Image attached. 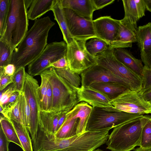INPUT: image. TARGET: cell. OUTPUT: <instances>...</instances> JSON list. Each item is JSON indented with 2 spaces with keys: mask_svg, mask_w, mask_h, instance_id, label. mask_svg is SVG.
Listing matches in <instances>:
<instances>
[{
  "mask_svg": "<svg viewBox=\"0 0 151 151\" xmlns=\"http://www.w3.org/2000/svg\"><path fill=\"white\" fill-rule=\"evenodd\" d=\"M55 24L48 16L35 20L14 51L12 64L16 69L29 65L39 56L47 45L49 32Z\"/></svg>",
  "mask_w": 151,
  "mask_h": 151,
  "instance_id": "6da1fadb",
  "label": "cell"
},
{
  "mask_svg": "<svg viewBox=\"0 0 151 151\" xmlns=\"http://www.w3.org/2000/svg\"><path fill=\"white\" fill-rule=\"evenodd\" d=\"M151 117L146 115L113 128L106 143L111 151H131L139 146L143 126Z\"/></svg>",
  "mask_w": 151,
  "mask_h": 151,
  "instance_id": "7a4b0ae2",
  "label": "cell"
},
{
  "mask_svg": "<svg viewBox=\"0 0 151 151\" xmlns=\"http://www.w3.org/2000/svg\"><path fill=\"white\" fill-rule=\"evenodd\" d=\"M24 0H10L8 17L0 40L14 51L28 31V19Z\"/></svg>",
  "mask_w": 151,
  "mask_h": 151,
  "instance_id": "3957f363",
  "label": "cell"
},
{
  "mask_svg": "<svg viewBox=\"0 0 151 151\" xmlns=\"http://www.w3.org/2000/svg\"><path fill=\"white\" fill-rule=\"evenodd\" d=\"M43 72L46 75L52 87L51 111L68 112L79 103L76 89L59 75L54 68L50 67Z\"/></svg>",
  "mask_w": 151,
  "mask_h": 151,
  "instance_id": "277c9868",
  "label": "cell"
},
{
  "mask_svg": "<svg viewBox=\"0 0 151 151\" xmlns=\"http://www.w3.org/2000/svg\"><path fill=\"white\" fill-rule=\"evenodd\" d=\"M143 115L142 114L111 110L108 108L92 107L86 130L98 131L111 129Z\"/></svg>",
  "mask_w": 151,
  "mask_h": 151,
  "instance_id": "5b68a950",
  "label": "cell"
},
{
  "mask_svg": "<svg viewBox=\"0 0 151 151\" xmlns=\"http://www.w3.org/2000/svg\"><path fill=\"white\" fill-rule=\"evenodd\" d=\"M114 49L109 48L95 56L97 64L109 70L123 80L129 89L140 91L142 89V77L131 70L115 57Z\"/></svg>",
  "mask_w": 151,
  "mask_h": 151,
  "instance_id": "8992f818",
  "label": "cell"
},
{
  "mask_svg": "<svg viewBox=\"0 0 151 151\" xmlns=\"http://www.w3.org/2000/svg\"><path fill=\"white\" fill-rule=\"evenodd\" d=\"M110 129L86 132L63 139V148L60 151H92L106 143Z\"/></svg>",
  "mask_w": 151,
  "mask_h": 151,
  "instance_id": "52a82bcc",
  "label": "cell"
},
{
  "mask_svg": "<svg viewBox=\"0 0 151 151\" xmlns=\"http://www.w3.org/2000/svg\"><path fill=\"white\" fill-rule=\"evenodd\" d=\"M111 110L140 114L151 113V104L144 98L141 91L128 89L111 101Z\"/></svg>",
  "mask_w": 151,
  "mask_h": 151,
  "instance_id": "ba28073f",
  "label": "cell"
},
{
  "mask_svg": "<svg viewBox=\"0 0 151 151\" xmlns=\"http://www.w3.org/2000/svg\"><path fill=\"white\" fill-rule=\"evenodd\" d=\"M86 40L74 39L67 45L66 58L69 69L79 75L97 64L95 56L91 55L86 46Z\"/></svg>",
  "mask_w": 151,
  "mask_h": 151,
  "instance_id": "9c48e42d",
  "label": "cell"
},
{
  "mask_svg": "<svg viewBox=\"0 0 151 151\" xmlns=\"http://www.w3.org/2000/svg\"><path fill=\"white\" fill-rule=\"evenodd\" d=\"M67 45L64 41L54 42L47 45L42 52L28 66V73L34 77L40 75L51 65L66 56Z\"/></svg>",
  "mask_w": 151,
  "mask_h": 151,
  "instance_id": "30bf717a",
  "label": "cell"
},
{
  "mask_svg": "<svg viewBox=\"0 0 151 151\" xmlns=\"http://www.w3.org/2000/svg\"><path fill=\"white\" fill-rule=\"evenodd\" d=\"M39 86L37 80L26 73L23 91L30 110V125L29 131L32 142L36 138L39 128L40 112L37 93V89Z\"/></svg>",
  "mask_w": 151,
  "mask_h": 151,
  "instance_id": "8fae6325",
  "label": "cell"
},
{
  "mask_svg": "<svg viewBox=\"0 0 151 151\" xmlns=\"http://www.w3.org/2000/svg\"><path fill=\"white\" fill-rule=\"evenodd\" d=\"M63 10L68 30L73 39L87 41L96 38L93 20L81 17L71 9L63 8Z\"/></svg>",
  "mask_w": 151,
  "mask_h": 151,
  "instance_id": "7c38bea8",
  "label": "cell"
},
{
  "mask_svg": "<svg viewBox=\"0 0 151 151\" xmlns=\"http://www.w3.org/2000/svg\"><path fill=\"white\" fill-rule=\"evenodd\" d=\"M80 75L82 87H89L95 83L113 82L120 83L129 89L127 84L121 78L97 64L86 70Z\"/></svg>",
  "mask_w": 151,
  "mask_h": 151,
  "instance_id": "4fadbf2b",
  "label": "cell"
},
{
  "mask_svg": "<svg viewBox=\"0 0 151 151\" xmlns=\"http://www.w3.org/2000/svg\"><path fill=\"white\" fill-rule=\"evenodd\" d=\"M96 38L106 42L109 46L117 38L120 25V20L110 16L100 17L93 21Z\"/></svg>",
  "mask_w": 151,
  "mask_h": 151,
  "instance_id": "5bb4252c",
  "label": "cell"
},
{
  "mask_svg": "<svg viewBox=\"0 0 151 151\" xmlns=\"http://www.w3.org/2000/svg\"><path fill=\"white\" fill-rule=\"evenodd\" d=\"M137 25L132 24L127 18L120 20L119 31L117 39L109 45L110 48L116 49L131 47L133 43L137 42Z\"/></svg>",
  "mask_w": 151,
  "mask_h": 151,
  "instance_id": "9a60e30c",
  "label": "cell"
},
{
  "mask_svg": "<svg viewBox=\"0 0 151 151\" xmlns=\"http://www.w3.org/2000/svg\"><path fill=\"white\" fill-rule=\"evenodd\" d=\"M76 89L79 103L84 101L92 107L113 108L111 100L103 93L90 87Z\"/></svg>",
  "mask_w": 151,
  "mask_h": 151,
  "instance_id": "2e32d148",
  "label": "cell"
},
{
  "mask_svg": "<svg viewBox=\"0 0 151 151\" xmlns=\"http://www.w3.org/2000/svg\"><path fill=\"white\" fill-rule=\"evenodd\" d=\"M62 7L73 11L78 16L93 21L94 12L96 10L92 0H59Z\"/></svg>",
  "mask_w": 151,
  "mask_h": 151,
  "instance_id": "e0dca14e",
  "label": "cell"
},
{
  "mask_svg": "<svg viewBox=\"0 0 151 151\" xmlns=\"http://www.w3.org/2000/svg\"><path fill=\"white\" fill-rule=\"evenodd\" d=\"M116 58L126 66L141 76L144 66L142 60L136 58L129 50L123 48L114 49Z\"/></svg>",
  "mask_w": 151,
  "mask_h": 151,
  "instance_id": "ac0fdd59",
  "label": "cell"
},
{
  "mask_svg": "<svg viewBox=\"0 0 151 151\" xmlns=\"http://www.w3.org/2000/svg\"><path fill=\"white\" fill-rule=\"evenodd\" d=\"M62 112L40 111L39 128L46 133L55 134L58 120Z\"/></svg>",
  "mask_w": 151,
  "mask_h": 151,
  "instance_id": "d6986e66",
  "label": "cell"
},
{
  "mask_svg": "<svg viewBox=\"0 0 151 151\" xmlns=\"http://www.w3.org/2000/svg\"><path fill=\"white\" fill-rule=\"evenodd\" d=\"M55 0H33L27 12L28 19L35 20L52 10Z\"/></svg>",
  "mask_w": 151,
  "mask_h": 151,
  "instance_id": "ffe728a7",
  "label": "cell"
},
{
  "mask_svg": "<svg viewBox=\"0 0 151 151\" xmlns=\"http://www.w3.org/2000/svg\"><path fill=\"white\" fill-rule=\"evenodd\" d=\"M54 19L58 22L62 32L63 39L67 44L68 45L73 40L68 30L67 22L59 0H55L52 10Z\"/></svg>",
  "mask_w": 151,
  "mask_h": 151,
  "instance_id": "44dd1931",
  "label": "cell"
},
{
  "mask_svg": "<svg viewBox=\"0 0 151 151\" xmlns=\"http://www.w3.org/2000/svg\"><path fill=\"white\" fill-rule=\"evenodd\" d=\"M90 87L105 93L111 100L129 89L120 83L113 82L95 83Z\"/></svg>",
  "mask_w": 151,
  "mask_h": 151,
  "instance_id": "7402d4cb",
  "label": "cell"
},
{
  "mask_svg": "<svg viewBox=\"0 0 151 151\" xmlns=\"http://www.w3.org/2000/svg\"><path fill=\"white\" fill-rule=\"evenodd\" d=\"M136 37L140 53L151 50V22L138 27Z\"/></svg>",
  "mask_w": 151,
  "mask_h": 151,
  "instance_id": "603a6c76",
  "label": "cell"
},
{
  "mask_svg": "<svg viewBox=\"0 0 151 151\" xmlns=\"http://www.w3.org/2000/svg\"><path fill=\"white\" fill-rule=\"evenodd\" d=\"M17 134L23 151H33V145L27 128L21 124L11 120Z\"/></svg>",
  "mask_w": 151,
  "mask_h": 151,
  "instance_id": "cb8c5ba5",
  "label": "cell"
},
{
  "mask_svg": "<svg viewBox=\"0 0 151 151\" xmlns=\"http://www.w3.org/2000/svg\"><path fill=\"white\" fill-rule=\"evenodd\" d=\"M0 122L1 127L7 140L10 142L17 144L22 149V145L12 121L4 116H1Z\"/></svg>",
  "mask_w": 151,
  "mask_h": 151,
  "instance_id": "d4e9b609",
  "label": "cell"
},
{
  "mask_svg": "<svg viewBox=\"0 0 151 151\" xmlns=\"http://www.w3.org/2000/svg\"><path fill=\"white\" fill-rule=\"evenodd\" d=\"M41 83L37 89V96L40 111H48L47 90L48 79L44 72L40 75Z\"/></svg>",
  "mask_w": 151,
  "mask_h": 151,
  "instance_id": "484cf974",
  "label": "cell"
},
{
  "mask_svg": "<svg viewBox=\"0 0 151 151\" xmlns=\"http://www.w3.org/2000/svg\"><path fill=\"white\" fill-rule=\"evenodd\" d=\"M124 11V17L128 19L133 24L137 25L139 19L135 0H122Z\"/></svg>",
  "mask_w": 151,
  "mask_h": 151,
  "instance_id": "4316f807",
  "label": "cell"
},
{
  "mask_svg": "<svg viewBox=\"0 0 151 151\" xmlns=\"http://www.w3.org/2000/svg\"><path fill=\"white\" fill-rule=\"evenodd\" d=\"M86 46L88 52L94 56L105 51L109 47L106 42L97 38L91 39L86 43Z\"/></svg>",
  "mask_w": 151,
  "mask_h": 151,
  "instance_id": "83f0119b",
  "label": "cell"
},
{
  "mask_svg": "<svg viewBox=\"0 0 151 151\" xmlns=\"http://www.w3.org/2000/svg\"><path fill=\"white\" fill-rule=\"evenodd\" d=\"M55 69L59 75L66 80L75 88L81 86V78L79 74L73 72L69 68Z\"/></svg>",
  "mask_w": 151,
  "mask_h": 151,
  "instance_id": "f1b7e54d",
  "label": "cell"
},
{
  "mask_svg": "<svg viewBox=\"0 0 151 151\" xmlns=\"http://www.w3.org/2000/svg\"><path fill=\"white\" fill-rule=\"evenodd\" d=\"M13 52L9 44L0 40V67L12 63Z\"/></svg>",
  "mask_w": 151,
  "mask_h": 151,
  "instance_id": "f546056e",
  "label": "cell"
},
{
  "mask_svg": "<svg viewBox=\"0 0 151 151\" xmlns=\"http://www.w3.org/2000/svg\"><path fill=\"white\" fill-rule=\"evenodd\" d=\"M20 104L23 119L26 127L29 130L30 125L31 112L28 102L23 91L20 93Z\"/></svg>",
  "mask_w": 151,
  "mask_h": 151,
  "instance_id": "4dcf8cb0",
  "label": "cell"
},
{
  "mask_svg": "<svg viewBox=\"0 0 151 151\" xmlns=\"http://www.w3.org/2000/svg\"><path fill=\"white\" fill-rule=\"evenodd\" d=\"M26 73L25 67H21L16 70L12 76V83L16 90L19 93L23 91Z\"/></svg>",
  "mask_w": 151,
  "mask_h": 151,
  "instance_id": "1f68e13d",
  "label": "cell"
},
{
  "mask_svg": "<svg viewBox=\"0 0 151 151\" xmlns=\"http://www.w3.org/2000/svg\"><path fill=\"white\" fill-rule=\"evenodd\" d=\"M139 146L143 149L151 147V117L143 126Z\"/></svg>",
  "mask_w": 151,
  "mask_h": 151,
  "instance_id": "d6a6232c",
  "label": "cell"
},
{
  "mask_svg": "<svg viewBox=\"0 0 151 151\" xmlns=\"http://www.w3.org/2000/svg\"><path fill=\"white\" fill-rule=\"evenodd\" d=\"M10 0H0V37L3 34L6 24Z\"/></svg>",
  "mask_w": 151,
  "mask_h": 151,
  "instance_id": "836d02e7",
  "label": "cell"
},
{
  "mask_svg": "<svg viewBox=\"0 0 151 151\" xmlns=\"http://www.w3.org/2000/svg\"><path fill=\"white\" fill-rule=\"evenodd\" d=\"M141 77L142 84L141 91L143 93L151 89V68L144 66Z\"/></svg>",
  "mask_w": 151,
  "mask_h": 151,
  "instance_id": "e575fe53",
  "label": "cell"
},
{
  "mask_svg": "<svg viewBox=\"0 0 151 151\" xmlns=\"http://www.w3.org/2000/svg\"><path fill=\"white\" fill-rule=\"evenodd\" d=\"M16 91H17L12 83L5 91H1L0 106L3 107L5 104H6L11 96Z\"/></svg>",
  "mask_w": 151,
  "mask_h": 151,
  "instance_id": "d590c367",
  "label": "cell"
},
{
  "mask_svg": "<svg viewBox=\"0 0 151 151\" xmlns=\"http://www.w3.org/2000/svg\"><path fill=\"white\" fill-rule=\"evenodd\" d=\"M13 82L12 76H8L4 73L3 68L0 67V91H2Z\"/></svg>",
  "mask_w": 151,
  "mask_h": 151,
  "instance_id": "8d00e7d4",
  "label": "cell"
},
{
  "mask_svg": "<svg viewBox=\"0 0 151 151\" xmlns=\"http://www.w3.org/2000/svg\"><path fill=\"white\" fill-rule=\"evenodd\" d=\"M10 142L7 139L1 127L0 129V151H9Z\"/></svg>",
  "mask_w": 151,
  "mask_h": 151,
  "instance_id": "74e56055",
  "label": "cell"
},
{
  "mask_svg": "<svg viewBox=\"0 0 151 151\" xmlns=\"http://www.w3.org/2000/svg\"><path fill=\"white\" fill-rule=\"evenodd\" d=\"M137 10L139 18L145 15L146 6L144 0H135Z\"/></svg>",
  "mask_w": 151,
  "mask_h": 151,
  "instance_id": "f35d334b",
  "label": "cell"
},
{
  "mask_svg": "<svg viewBox=\"0 0 151 151\" xmlns=\"http://www.w3.org/2000/svg\"><path fill=\"white\" fill-rule=\"evenodd\" d=\"M50 67L58 69L69 68L66 57H64L53 63L51 65Z\"/></svg>",
  "mask_w": 151,
  "mask_h": 151,
  "instance_id": "ab89813d",
  "label": "cell"
},
{
  "mask_svg": "<svg viewBox=\"0 0 151 151\" xmlns=\"http://www.w3.org/2000/svg\"><path fill=\"white\" fill-rule=\"evenodd\" d=\"M140 56L144 66L151 68V50L146 53H140Z\"/></svg>",
  "mask_w": 151,
  "mask_h": 151,
  "instance_id": "60d3db41",
  "label": "cell"
},
{
  "mask_svg": "<svg viewBox=\"0 0 151 151\" xmlns=\"http://www.w3.org/2000/svg\"><path fill=\"white\" fill-rule=\"evenodd\" d=\"M96 10L101 9L112 3L114 0H92Z\"/></svg>",
  "mask_w": 151,
  "mask_h": 151,
  "instance_id": "b9f144b4",
  "label": "cell"
},
{
  "mask_svg": "<svg viewBox=\"0 0 151 151\" xmlns=\"http://www.w3.org/2000/svg\"><path fill=\"white\" fill-rule=\"evenodd\" d=\"M47 101L48 111H51L52 102V87L49 82L47 90Z\"/></svg>",
  "mask_w": 151,
  "mask_h": 151,
  "instance_id": "7bdbcfd3",
  "label": "cell"
},
{
  "mask_svg": "<svg viewBox=\"0 0 151 151\" xmlns=\"http://www.w3.org/2000/svg\"><path fill=\"white\" fill-rule=\"evenodd\" d=\"M2 68L5 74L10 76H12L14 75L16 70L15 65L12 63L9 64Z\"/></svg>",
  "mask_w": 151,
  "mask_h": 151,
  "instance_id": "ee69618b",
  "label": "cell"
},
{
  "mask_svg": "<svg viewBox=\"0 0 151 151\" xmlns=\"http://www.w3.org/2000/svg\"><path fill=\"white\" fill-rule=\"evenodd\" d=\"M68 112L66 111L62 112L58 120L56 132L59 129L63 123L65 119L66 114Z\"/></svg>",
  "mask_w": 151,
  "mask_h": 151,
  "instance_id": "f6af8a7d",
  "label": "cell"
},
{
  "mask_svg": "<svg viewBox=\"0 0 151 151\" xmlns=\"http://www.w3.org/2000/svg\"><path fill=\"white\" fill-rule=\"evenodd\" d=\"M20 93L18 91L14 93L10 97L7 103H12L15 101L19 96Z\"/></svg>",
  "mask_w": 151,
  "mask_h": 151,
  "instance_id": "bcb514c9",
  "label": "cell"
},
{
  "mask_svg": "<svg viewBox=\"0 0 151 151\" xmlns=\"http://www.w3.org/2000/svg\"><path fill=\"white\" fill-rule=\"evenodd\" d=\"M145 99L147 101H151V89L144 92L143 93Z\"/></svg>",
  "mask_w": 151,
  "mask_h": 151,
  "instance_id": "7dc6e473",
  "label": "cell"
},
{
  "mask_svg": "<svg viewBox=\"0 0 151 151\" xmlns=\"http://www.w3.org/2000/svg\"><path fill=\"white\" fill-rule=\"evenodd\" d=\"M146 9L151 12V0H144Z\"/></svg>",
  "mask_w": 151,
  "mask_h": 151,
  "instance_id": "c3c4849f",
  "label": "cell"
},
{
  "mask_svg": "<svg viewBox=\"0 0 151 151\" xmlns=\"http://www.w3.org/2000/svg\"><path fill=\"white\" fill-rule=\"evenodd\" d=\"M33 0H24L26 8L27 9L31 5Z\"/></svg>",
  "mask_w": 151,
  "mask_h": 151,
  "instance_id": "681fc988",
  "label": "cell"
},
{
  "mask_svg": "<svg viewBox=\"0 0 151 151\" xmlns=\"http://www.w3.org/2000/svg\"><path fill=\"white\" fill-rule=\"evenodd\" d=\"M134 151H151V147L147 149H143L139 147L135 149Z\"/></svg>",
  "mask_w": 151,
  "mask_h": 151,
  "instance_id": "f907efd6",
  "label": "cell"
},
{
  "mask_svg": "<svg viewBox=\"0 0 151 151\" xmlns=\"http://www.w3.org/2000/svg\"><path fill=\"white\" fill-rule=\"evenodd\" d=\"M92 151H104L99 149H97L93 150Z\"/></svg>",
  "mask_w": 151,
  "mask_h": 151,
  "instance_id": "816d5d0a",
  "label": "cell"
},
{
  "mask_svg": "<svg viewBox=\"0 0 151 151\" xmlns=\"http://www.w3.org/2000/svg\"><path fill=\"white\" fill-rule=\"evenodd\" d=\"M60 151V150H56V151Z\"/></svg>",
  "mask_w": 151,
  "mask_h": 151,
  "instance_id": "f5cc1de1",
  "label": "cell"
},
{
  "mask_svg": "<svg viewBox=\"0 0 151 151\" xmlns=\"http://www.w3.org/2000/svg\"><path fill=\"white\" fill-rule=\"evenodd\" d=\"M150 102V103H151V102Z\"/></svg>",
  "mask_w": 151,
  "mask_h": 151,
  "instance_id": "db71d44e",
  "label": "cell"
}]
</instances>
